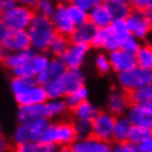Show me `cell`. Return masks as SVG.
Instances as JSON below:
<instances>
[{"mask_svg": "<svg viewBox=\"0 0 152 152\" xmlns=\"http://www.w3.org/2000/svg\"><path fill=\"white\" fill-rule=\"evenodd\" d=\"M64 100H65L66 106H67V108H69V110H74L76 107L82 103L80 99L76 97V95L74 94V93H71V94H69V95L65 96Z\"/></svg>", "mask_w": 152, "mask_h": 152, "instance_id": "obj_43", "label": "cell"}, {"mask_svg": "<svg viewBox=\"0 0 152 152\" xmlns=\"http://www.w3.org/2000/svg\"><path fill=\"white\" fill-rule=\"evenodd\" d=\"M88 21L97 29H106L110 27L115 19L111 15L110 11L108 10V8L106 7V4L103 2L97 7L93 8L88 12Z\"/></svg>", "mask_w": 152, "mask_h": 152, "instance_id": "obj_18", "label": "cell"}, {"mask_svg": "<svg viewBox=\"0 0 152 152\" xmlns=\"http://www.w3.org/2000/svg\"><path fill=\"white\" fill-rule=\"evenodd\" d=\"M114 152H141L139 145H134L130 141L119 142L114 145Z\"/></svg>", "mask_w": 152, "mask_h": 152, "instance_id": "obj_41", "label": "cell"}, {"mask_svg": "<svg viewBox=\"0 0 152 152\" xmlns=\"http://www.w3.org/2000/svg\"><path fill=\"white\" fill-rule=\"evenodd\" d=\"M31 48L37 52H48L53 39L57 35L51 18L37 15L28 29Z\"/></svg>", "mask_w": 152, "mask_h": 152, "instance_id": "obj_3", "label": "cell"}, {"mask_svg": "<svg viewBox=\"0 0 152 152\" xmlns=\"http://www.w3.org/2000/svg\"><path fill=\"white\" fill-rule=\"evenodd\" d=\"M89 52V45L71 42L69 49L61 57L67 69H82Z\"/></svg>", "mask_w": 152, "mask_h": 152, "instance_id": "obj_12", "label": "cell"}, {"mask_svg": "<svg viewBox=\"0 0 152 152\" xmlns=\"http://www.w3.org/2000/svg\"><path fill=\"white\" fill-rule=\"evenodd\" d=\"M131 105L132 104L129 94L120 88H114L108 93L106 99V110L116 117L127 114Z\"/></svg>", "mask_w": 152, "mask_h": 152, "instance_id": "obj_11", "label": "cell"}, {"mask_svg": "<svg viewBox=\"0 0 152 152\" xmlns=\"http://www.w3.org/2000/svg\"><path fill=\"white\" fill-rule=\"evenodd\" d=\"M18 4H19L17 0H0V12L4 13V12L10 11Z\"/></svg>", "mask_w": 152, "mask_h": 152, "instance_id": "obj_44", "label": "cell"}, {"mask_svg": "<svg viewBox=\"0 0 152 152\" xmlns=\"http://www.w3.org/2000/svg\"><path fill=\"white\" fill-rule=\"evenodd\" d=\"M46 118V106L45 103L39 105H31V106L18 107L17 110V119L19 122H26L35 119Z\"/></svg>", "mask_w": 152, "mask_h": 152, "instance_id": "obj_21", "label": "cell"}, {"mask_svg": "<svg viewBox=\"0 0 152 152\" xmlns=\"http://www.w3.org/2000/svg\"><path fill=\"white\" fill-rule=\"evenodd\" d=\"M57 6L58 4L54 0H39L38 4H35V7L33 9H34L37 15L51 18L56 10Z\"/></svg>", "mask_w": 152, "mask_h": 152, "instance_id": "obj_34", "label": "cell"}, {"mask_svg": "<svg viewBox=\"0 0 152 152\" xmlns=\"http://www.w3.org/2000/svg\"><path fill=\"white\" fill-rule=\"evenodd\" d=\"M104 0H72L71 4H75L78 8L83 9L85 11L89 12L93 8L97 7L98 4H103Z\"/></svg>", "mask_w": 152, "mask_h": 152, "instance_id": "obj_40", "label": "cell"}, {"mask_svg": "<svg viewBox=\"0 0 152 152\" xmlns=\"http://www.w3.org/2000/svg\"><path fill=\"white\" fill-rule=\"evenodd\" d=\"M0 45L1 54L21 52L31 48L27 30H12L0 23Z\"/></svg>", "mask_w": 152, "mask_h": 152, "instance_id": "obj_6", "label": "cell"}, {"mask_svg": "<svg viewBox=\"0 0 152 152\" xmlns=\"http://www.w3.org/2000/svg\"><path fill=\"white\" fill-rule=\"evenodd\" d=\"M98 107L94 103L89 100H85L76 107L74 110H72L74 119H80V120H87V121H93L95 117L99 113Z\"/></svg>", "mask_w": 152, "mask_h": 152, "instance_id": "obj_25", "label": "cell"}, {"mask_svg": "<svg viewBox=\"0 0 152 152\" xmlns=\"http://www.w3.org/2000/svg\"><path fill=\"white\" fill-rule=\"evenodd\" d=\"M57 152H74L71 147H62L57 150Z\"/></svg>", "mask_w": 152, "mask_h": 152, "instance_id": "obj_48", "label": "cell"}, {"mask_svg": "<svg viewBox=\"0 0 152 152\" xmlns=\"http://www.w3.org/2000/svg\"><path fill=\"white\" fill-rule=\"evenodd\" d=\"M94 64H95L96 71L102 75H106L113 71L109 55L106 52H99L96 54L95 58H94Z\"/></svg>", "mask_w": 152, "mask_h": 152, "instance_id": "obj_33", "label": "cell"}, {"mask_svg": "<svg viewBox=\"0 0 152 152\" xmlns=\"http://www.w3.org/2000/svg\"><path fill=\"white\" fill-rule=\"evenodd\" d=\"M34 17L33 8L18 4L10 11L1 13V23L12 30H28Z\"/></svg>", "mask_w": 152, "mask_h": 152, "instance_id": "obj_8", "label": "cell"}, {"mask_svg": "<svg viewBox=\"0 0 152 152\" xmlns=\"http://www.w3.org/2000/svg\"><path fill=\"white\" fill-rule=\"evenodd\" d=\"M130 34L140 41L148 39L152 33V23L147 12L133 9L126 19Z\"/></svg>", "mask_w": 152, "mask_h": 152, "instance_id": "obj_9", "label": "cell"}, {"mask_svg": "<svg viewBox=\"0 0 152 152\" xmlns=\"http://www.w3.org/2000/svg\"><path fill=\"white\" fill-rule=\"evenodd\" d=\"M132 105H145L152 102V83L129 94Z\"/></svg>", "mask_w": 152, "mask_h": 152, "instance_id": "obj_29", "label": "cell"}, {"mask_svg": "<svg viewBox=\"0 0 152 152\" xmlns=\"http://www.w3.org/2000/svg\"><path fill=\"white\" fill-rule=\"evenodd\" d=\"M148 15H149V19H150V21L152 23V13H148Z\"/></svg>", "mask_w": 152, "mask_h": 152, "instance_id": "obj_51", "label": "cell"}, {"mask_svg": "<svg viewBox=\"0 0 152 152\" xmlns=\"http://www.w3.org/2000/svg\"><path fill=\"white\" fill-rule=\"evenodd\" d=\"M66 71H67V67H66V65L63 63L61 58L52 57L48 69H46L45 72H43L35 76V80L39 84L45 86L46 84L50 83V82L63 77V75L65 74Z\"/></svg>", "mask_w": 152, "mask_h": 152, "instance_id": "obj_17", "label": "cell"}, {"mask_svg": "<svg viewBox=\"0 0 152 152\" xmlns=\"http://www.w3.org/2000/svg\"><path fill=\"white\" fill-rule=\"evenodd\" d=\"M76 139L77 137L73 122L60 119L55 121H50L45 131L42 134L40 142L62 148V147H71Z\"/></svg>", "mask_w": 152, "mask_h": 152, "instance_id": "obj_4", "label": "cell"}, {"mask_svg": "<svg viewBox=\"0 0 152 152\" xmlns=\"http://www.w3.org/2000/svg\"><path fill=\"white\" fill-rule=\"evenodd\" d=\"M128 1H129V2H131V4H132L133 1H134V0H128Z\"/></svg>", "mask_w": 152, "mask_h": 152, "instance_id": "obj_52", "label": "cell"}, {"mask_svg": "<svg viewBox=\"0 0 152 152\" xmlns=\"http://www.w3.org/2000/svg\"><path fill=\"white\" fill-rule=\"evenodd\" d=\"M67 8H69V15H71L73 22H74V24H75L76 27L88 21L87 11H85V10L80 9V8H78L77 6H75V4H67Z\"/></svg>", "mask_w": 152, "mask_h": 152, "instance_id": "obj_37", "label": "cell"}, {"mask_svg": "<svg viewBox=\"0 0 152 152\" xmlns=\"http://www.w3.org/2000/svg\"><path fill=\"white\" fill-rule=\"evenodd\" d=\"M141 44H142V43H141L140 40H138L137 38L130 35V37H128V38L125 40L121 49L125 50L126 52H129V53L134 55V54L138 52V50L140 49Z\"/></svg>", "mask_w": 152, "mask_h": 152, "instance_id": "obj_39", "label": "cell"}, {"mask_svg": "<svg viewBox=\"0 0 152 152\" xmlns=\"http://www.w3.org/2000/svg\"><path fill=\"white\" fill-rule=\"evenodd\" d=\"M49 124L50 120L45 118L19 122L12 132V142L15 145L28 143V142H40L42 134L45 131Z\"/></svg>", "mask_w": 152, "mask_h": 152, "instance_id": "obj_5", "label": "cell"}, {"mask_svg": "<svg viewBox=\"0 0 152 152\" xmlns=\"http://www.w3.org/2000/svg\"><path fill=\"white\" fill-rule=\"evenodd\" d=\"M62 80L67 91V95L85 86V74L80 69H67Z\"/></svg>", "mask_w": 152, "mask_h": 152, "instance_id": "obj_22", "label": "cell"}, {"mask_svg": "<svg viewBox=\"0 0 152 152\" xmlns=\"http://www.w3.org/2000/svg\"><path fill=\"white\" fill-rule=\"evenodd\" d=\"M9 88L18 107L39 105L48 102L45 87L39 84L35 78H18L12 77Z\"/></svg>", "mask_w": 152, "mask_h": 152, "instance_id": "obj_1", "label": "cell"}, {"mask_svg": "<svg viewBox=\"0 0 152 152\" xmlns=\"http://www.w3.org/2000/svg\"><path fill=\"white\" fill-rule=\"evenodd\" d=\"M51 60H52V56L46 52H42V53L37 52V54L30 62V65L33 69V72H34L35 76L45 72L49 67L50 63H51Z\"/></svg>", "mask_w": 152, "mask_h": 152, "instance_id": "obj_32", "label": "cell"}, {"mask_svg": "<svg viewBox=\"0 0 152 152\" xmlns=\"http://www.w3.org/2000/svg\"><path fill=\"white\" fill-rule=\"evenodd\" d=\"M137 66L145 69L152 71V44L151 43H142L140 49L134 54Z\"/></svg>", "mask_w": 152, "mask_h": 152, "instance_id": "obj_27", "label": "cell"}, {"mask_svg": "<svg viewBox=\"0 0 152 152\" xmlns=\"http://www.w3.org/2000/svg\"><path fill=\"white\" fill-rule=\"evenodd\" d=\"M143 106L145 107V109L151 114V116H152V102L151 103H149V104H145V105H143Z\"/></svg>", "mask_w": 152, "mask_h": 152, "instance_id": "obj_50", "label": "cell"}, {"mask_svg": "<svg viewBox=\"0 0 152 152\" xmlns=\"http://www.w3.org/2000/svg\"><path fill=\"white\" fill-rule=\"evenodd\" d=\"M152 136V130L149 128H145V127H137L133 126L131 134H130L129 141L132 142L134 145H139L140 143H142L145 139H148L149 137Z\"/></svg>", "mask_w": 152, "mask_h": 152, "instance_id": "obj_36", "label": "cell"}, {"mask_svg": "<svg viewBox=\"0 0 152 152\" xmlns=\"http://www.w3.org/2000/svg\"><path fill=\"white\" fill-rule=\"evenodd\" d=\"M12 77H18V78H35V74L31 67L30 63L21 66H18L15 69L9 71Z\"/></svg>", "mask_w": 152, "mask_h": 152, "instance_id": "obj_38", "label": "cell"}, {"mask_svg": "<svg viewBox=\"0 0 152 152\" xmlns=\"http://www.w3.org/2000/svg\"><path fill=\"white\" fill-rule=\"evenodd\" d=\"M116 80L120 89L128 94H131L138 88L152 83V71L134 66L127 72L117 74Z\"/></svg>", "mask_w": 152, "mask_h": 152, "instance_id": "obj_7", "label": "cell"}, {"mask_svg": "<svg viewBox=\"0 0 152 152\" xmlns=\"http://www.w3.org/2000/svg\"><path fill=\"white\" fill-rule=\"evenodd\" d=\"M69 44H71V39L64 37V35L57 34L51 43L48 53L52 57L61 58L66 52V50L69 49Z\"/></svg>", "mask_w": 152, "mask_h": 152, "instance_id": "obj_28", "label": "cell"}, {"mask_svg": "<svg viewBox=\"0 0 152 152\" xmlns=\"http://www.w3.org/2000/svg\"><path fill=\"white\" fill-rule=\"evenodd\" d=\"M133 9L152 13V0H134L132 2Z\"/></svg>", "mask_w": 152, "mask_h": 152, "instance_id": "obj_42", "label": "cell"}, {"mask_svg": "<svg viewBox=\"0 0 152 152\" xmlns=\"http://www.w3.org/2000/svg\"><path fill=\"white\" fill-rule=\"evenodd\" d=\"M71 148L74 152H114V145L110 141L102 140L94 136L76 139Z\"/></svg>", "mask_w": 152, "mask_h": 152, "instance_id": "obj_14", "label": "cell"}, {"mask_svg": "<svg viewBox=\"0 0 152 152\" xmlns=\"http://www.w3.org/2000/svg\"><path fill=\"white\" fill-rule=\"evenodd\" d=\"M132 128V122L130 121L129 118L127 117L126 115L117 117L116 118V124H115L114 140L113 141H115V143L129 141Z\"/></svg>", "mask_w": 152, "mask_h": 152, "instance_id": "obj_24", "label": "cell"}, {"mask_svg": "<svg viewBox=\"0 0 152 152\" xmlns=\"http://www.w3.org/2000/svg\"><path fill=\"white\" fill-rule=\"evenodd\" d=\"M139 149L141 152H152V136L145 139L142 143H140Z\"/></svg>", "mask_w": 152, "mask_h": 152, "instance_id": "obj_46", "label": "cell"}, {"mask_svg": "<svg viewBox=\"0 0 152 152\" xmlns=\"http://www.w3.org/2000/svg\"><path fill=\"white\" fill-rule=\"evenodd\" d=\"M108 55H109V60H110L111 69L116 74L127 72V71L133 69L134 66H137L136 56L129 52H126L125 50H115V51L108 52Z\"/></svg>", "mask_w": 152, "mask_h": 152, "instance_id": "obj_15", "label": "cell"}, {"mask_svg": "<svg viewBox=\"0 0 152 152\" xmlns=\"http://www.w3.org/2000/svg\"><path fill=\"white\" fill-rule=\"evenodd\" d=\"M73 126H74V130H75L77 139L87 138L93 136V125H91V121L74 119Z\"/></svg>", "mask_w": 152, "mask_h": 152, "instance_id": "obj_35", "label": "cell"}, {"mask_svg": "<svg viewBox=\"0 0 152 152\" xmlns=\"http://www.w3.org/2000/svg\"><path fill=\"white\" fill-rule=\"evenodd\" d=\"M116 116L108 110H100L95 119L91 121L93 136L105 141L114 140V130L116 124Z\"/></svg>", "mask_w": 152, "mask_h": 152, "instance_id": "obj_10", "label": "cell"}, {"mask_svg": "<svg viewBox=\"0 0 152 152\" xmlns=\"http://www.w3.org/2000/svg\"><path fill=\"white\" fill-rule=\"evenodd\" d=\"M51 20L53 22L57 34L64 35L67 38L72 35L76 28L71 15H69L67 4H58L55 12L51 17Z\"/></svg>", "mask_w": 152, "mask_h": 152, "instance_id": "obj_13", "label": "cell"}, {"mask_svg": "<svg viewBox=\"0 0 152 152\" xmlns=\"http://www.w3.org/2000/svg\"><path fill=\"white\" fill-rule=\"evenodd\" d=\"M46 118L49 120H60L69 110L64 99H48L45 102Z\"/></svg>", "mask_w": 152, "mask_h": 152, "instance_id": "obj_26", "label": "cell"}, {"mask_svg": "<svg viewBox=\"0 0 152 152\" xmlns=\"http://www.w3.org/2000/svg\"><path fill=\"white\" fill-rule=\"evenodd\" d=\"M74 94H75L76 97L80 99V102L88 100V97H89V91H88V88L86 87V86L80 87V89H77L76 91H74Z\"/></svg>", "mask_w": 152, "mask_h": 152, "instance_id": "obj_45", "label": "cell"}, {"mask_svg": "<svg viewBox=\"0 0 152 152\" xmlns=\"http://www.w3.org/2000/svg\"><path fill=\"white\" fill-rule=\"evenodd\" d=\"M115 20H126L133 10L132 4L128 0H104Z\"/></svg>", "mask_w": 152, "mask_h": 152, "instance_id": "obj_23", "label": "cell"}, {"mask_svg": "<svg viewBox=\"0 0 152 152\" xmlns=\"http://www.w3.org/2000/svg\"><path fill=\"white\" fill-rule=\"evenodd\" d=\"M126 116L133 126L145 127L152 130V116L143 105H131Z\"/></svg>", "mask_w": 152, "mask_h": 152, "instance_id": "obj_19", "label": "cell"}, {"mask_svg": "<svg viewBox=\"0 0 152 152\" xmlns=\"http://www.w3.org/2000/svg\"><path fill=\"white\" fill-rule=\"evenodd\" d=\"M15 152H57V147L43 142H28L15 145Z\"/></svg>", "mask_w": 152, "mask_h": 152, "instance_id": "obj_31", "label": "cell"}, {"mask_svg": "<svg viewBox=\"0 0 152 152\" xmlns=\"http://www.w3.org/2000/svg\"><path fill=\"white\" fill-rule=\"evenodd\" d=\"M96 31H97V28L93 26L89 21H87L80 26H77L69 39H71V42L91 46L93 40L95 38Z\"/></svg>", "mask_w": 152, "mask_h": 152, "instance_id": "obj_20", "label": "cell"}, {"mask_svg": "<svg viewBox=\"0 0 152 152\" xmlns=\"http://www.w3.org/2000/svg\"><path fill=\"white\" fill-rule=\"evenodd\" d=\"M151 35H152V33H151Z\"/></svg>", "mask_w": 152, "mask_h": 152, "instance_id": "obj_53", "label": "cell"}, {"mask_svg": "<svg viewBox=\"0 0 152 152\" xmlns=\"http://www.w3.org/2000/svg\"><path fill=\"white\" fill-rule=\"evenodd\" d=\"M35 54H37V51L30 48V49L21 51V52L2 53L1 54V60H2V64L4 67L8 71H11L18 66L30 63Z\"/></svg>", "mask_w": 152, "mask_h": 152, "instance_id": "obj_16", "label": "cell"}, {"mask_svg": "<svg viewBox=\"0 0 152 152\" xmlns=\"http://www.w3.org/2000/svg\"><path fill=\"white\" fill-rule=\"evenodd\" d=\"M57 4H69L72 0H54Z\"/></svg>", "mask_w": 152, "mask_h": 152, "instance_id": "obj_49", "label": "cell"}, {"mask_svg": "<svg viewBox=\"0 0 152 152\" xmlns=\"http://www.w3.org/2000/svg\"><path fill=\"white\" fill-rule=\"evenodd\" d=\"M131 34L126 20H115L109 28L97 29L91 46L107 51L108 53L121 49L125 40Z\"/></svg>", "mask_w": 152, "mask_h": 152, "instance_id": "obj_2", "label": "cell"}, {"mask_svg": "<svg viewBox=\"0 0 152 152\" xmlns=\"http://www.w3.org/2000/svg\"><path fill=\"white\" fill-rule=\"evenodd\" d=\"M44 87H45L49 99H64L65 96L67 95V91L65 88L64 82L62 80V77L58 80H52V82L48 83Z\"/></svg>", "mask_w": 152, "mask_h": 152, "instance_id": "obj_30", "label": "cell"}, {"mask_svg": "<svg viewBox=\"0 0 152 152\" xmlns=\"http://www.w3.org/2000/svg\"><path fill=\"white\" fill-rule=\"evenodd\" d=\"M17 1H18L19 4H22V6H26V7L34 8L39 0H17Z\"/></svg>", "mask_w": 152, "mask_h": 152, "instance_id": "obj_47", "label": "cell"}]
</instances>
